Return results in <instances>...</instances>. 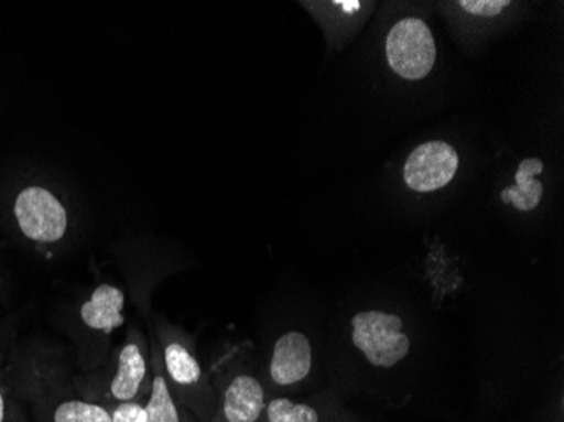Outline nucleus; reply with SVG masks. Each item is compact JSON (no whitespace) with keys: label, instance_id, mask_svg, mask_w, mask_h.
Instances as JSON below:
<instances>
[{"label":"nucleus","instance_id":"1","mask_svg":"<svg viewBox=\"0 0 564 422\" xmlns=\"http://www.w3.org/2000/svg\"><path fill=\"white\" fill-rule=\"evenodd\" d=\"M404 322L398 314L362 311L351 318V343L373 367L392 368L411 350Z\"/></svg>","mask_w":564,"mask_h":422},{"label":"nucleus","instance_id":"2","mask_svg":"<svg viewBox=\"0 0 564 422\" xmlns=\"http://www.w3.org/2000/svg\"><path fill=\"white\" fill-rule=\"evenodd\" d=\"M386 55L392 72L404 80H423L436 63V43L430 25L417 18L395 22L386 40Z\"/></svg>","mask_w":564,"mask_h":422},{"label":"nucleus","instance_id":"3","mask_svg":"<svg viewBox=\"0 0 564 422\" xmlns=\"http://www.w3.org/2000/svg\"><path fill=\"white\" fill-rule=\"evenodd\" d=\"M14 215L22 234L40 244H55L68 230V214L58 196L41 186H30L19 193Z\"/></svg>","mask_w":564,"mask_h":422},{"label":"nucleus","instance_id":"4","mask_svg":"<svg viewBox=\"0 0 564 422\" xmlns=\"http://www.w3.org/2000/svg\"><path fill=\"white\" fill-rule=\"evenodd\" d=\"M458 152L443 141L417 145L404 164V181L416 193L445 188L458 171Z\"/></svg>","mask_w":564,"mask_h":422},{"label":"nucleus","instance_id":"5","mask_svg":"<svg viewBox=\"0 0 564 422\" xmlns=\"http://www.w3.org/2000/svg\"><path fill=\"white\" fill-rule=\"evenodd\" d=\"M312 342L306 335L288 332L275 342L269 365V374L275 386L290 387L303 382L312 372Z\"/></svg>","mask_w":564,"mask_h":422},{"label":"nucleus","instance_id":"6","mask_svg":"<svg viewBox=\"0 0 564 422\" xmlns=\"http://www.w3.org/2000/svg\"><path fill=\"white\" fill-rule=\"evenodd\" d=\"M265 411V393L256 377L240 374L228 382L224 393V412L227 422H259Z\"/></svg>","mask_w":564,"mask_h":422},{"label":"nucleus","instance_id":"7","mask_svg":"<svg viewBox=\"0 0 564 422\" xmlns=\"http://www.w3.org/2000/svg\"><path fill=\"white\" fill-rule=\"evenodd\" d=\"M123 304L126 296L119 288L112 284L97 285L90 300L82 304V322L97 332L112 333L123 325Z\"/></svg>","mask_w":564,"mask_h":422},{"label":"nucleus","instance_id":"8","mask_svg":"<svg viewBox=\"0 0 564 422\" xmlns=\"http://www.w3.org/2000/svg\"><path fill=\"white\" fill-rule=\"evenodd\" d=\"M148 376V364L139 343L127 342L117 360V372L110 382V396L113 401H135L142 383Z\"/></svg>","mask_w":564,"mask_h":422},{"label":"nucleus","instance_id":"9","mask_svg":"<svg viewBox=\"0 0 564 422\" xmlns=\"http://www.w3.org/2000/svg\"><path fill=\"white\" fill-rule=\"evenodd\" d=\"M543 161L538 158L522 161L516 171V183L503 190L500 195L502 202L514 205L519 212H531V209L538 208L543 198L544 186L540 180H535V176L543 173Z\"/></svg>","mask_w":564,"mask_h":422},{"label":"nucleus","instance_id":"10","mask_svg":"<svg viewBox=\"0 0 564 422\" xmlns=\"http://www.w3.org/2000/svg\"><path fill=\"white\" fill-rule=\"evenodd\" d=\"M164 368L167 377L174 386L189 389L202 382V365L196 360L195 355L183 345L173 342L164 348Z\"/></svg>","mask_w":564,"mask_h":422},{"label":"nucleus","instance_id":"11","mask_svg":"<svg viewBox=\"0 0 564 422\" xmlns=\"http://www.w3.org/2000/svg\"><path fill=\"white\" fill-rule=\"evenodd\" d=\"M144 408L148 412V422H182V414L167 386L166 377L161 372L154 374L151 396Z\"/></svg>","mask_w":564,"mask_h":422},{"label":"nucleus","instance_id":"12","mask_svg":"<svg viewBox=\"0 0 564 422\" xmlns=\"http://www.w3.org/2000/svg\"><path fill=\"white\" fill-rule=\"evenodd\" d=\"M264 412L268 422H319V414L315 408L296 404L284 398L272 399L265 404Z\"/></svg>","mask_w":564,"mask_h":422},{"label":"nucleus","instance_id":"13","mask_svg":"<svg viewBox=\"0 0 564 422\" xmlns=\"http://www.w3.org/2000/svg\"><path fill=\"white\" fill-rule=\"evenodd\" d=\"M55 422H112V414L104 405L75 399L56 408Z\"/></svg>","mask_w":564,"mask_h":422},{"label":"nucleus","instance_id":"14","mask_svg":"<svg viewBox=\"0 0 564 422\" xmlns=\"http://www.w3.org/2000/svg\"><path fill=\"white\" fill-rule=\"evenodd\" d=\"M509 6L510 0H462L459 2V8L478 18H496Z\"/></svg>","mask_w":564,"mask_h":422},{"label":"nucleus","instance_id":"15","mask_svg":"<svg viewBox=\"0 0 564 422\" xmlns=\"http://www.w3.org/2000/svg\"><path fill=\"white\" fill-rule=\"evenodd\" d=\"M110 414H112V422H148L144 405L135 401L120 402L113 411H110Z\"/></svg>","mask_w":564,"mask_h":422},{"label":"nucleus","instance_id":"16","mask_svg":"<svg viewBox=\"0 0 564 422\" xmlns=\"http://www.w3.org/2000/svg\"><path fill=\"white\" fill-rule=\"evenodd\" d=\"M337 6H341V9L348 12L358 11V9H360L358 2H337Z\"/></svg>","mask_w":564,"mask_h":422},{"label":"nucleus","instance_id":"17","mask_svg":"<svg viewBox=\"0 0 564 422\" xmlns=\"http://www.w3.org/2000/svg\"><path fill=\"white\" fill-rule=\"evenodd\" d=\"M4 415H6L4 398H2V392H0V422H4Z\"/></svg>","mask_w":564,"mask_h":422}]
</instances>
